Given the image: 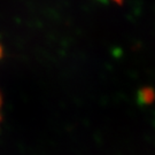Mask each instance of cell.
Instances as JSON below:
<instances>
[{"mask_svg": "<svg viewBox=\"0 0 155 155\" xmlns=\"http://www.w3.org/2000/svg\"><path fill=\"white\" fill-rule=\"evenodd\" d=\"M105 1H111V2H115V4H122L123 0H105Z\"/></svg>", "mask_w": 155, "mask_h": 155, "instance_id": "1", "label": "cell"}, {"mask_svg": "<svg viewBox=\"0 0 155 155\" xmlns=\"http://www.w3.org/2000/svg\"><path fill=\"white\" fill-rule=\"evenodd\" d=\"M0 108H1V98H0ZM1 117V116H0Z\"/></svg>", "mask_w": 155, "mask_h": 155, "instance_id": "2", "label": "cell"}]
</instances>
